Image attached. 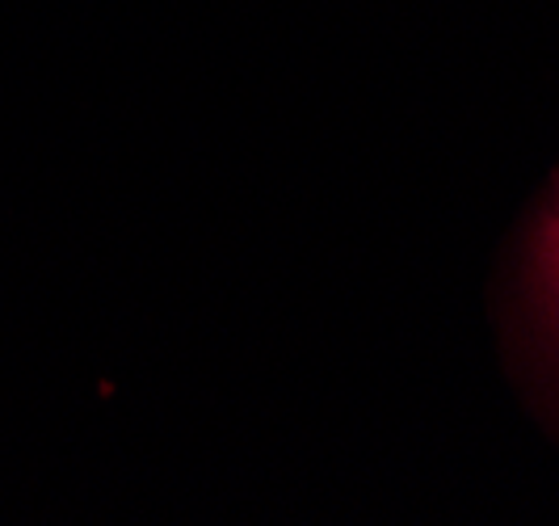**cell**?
Returning <instances> with one entry per match:
<instances>
[{"instance_id": "6da1fadb", "label": "cell", "mask_w": 559, "mask_h": 526, "mask_svg": "<svg viewBox=\"0 0 559 526\" xmlns=\"http://www.w3.org/2000/svg\"><path fill=\"white\" fill-rule=\"evenodd\" d=\"M538 266H543V278H547V291L556 295L559 304V215H551L538 232Z\"/></svg>"}]
</instances>
